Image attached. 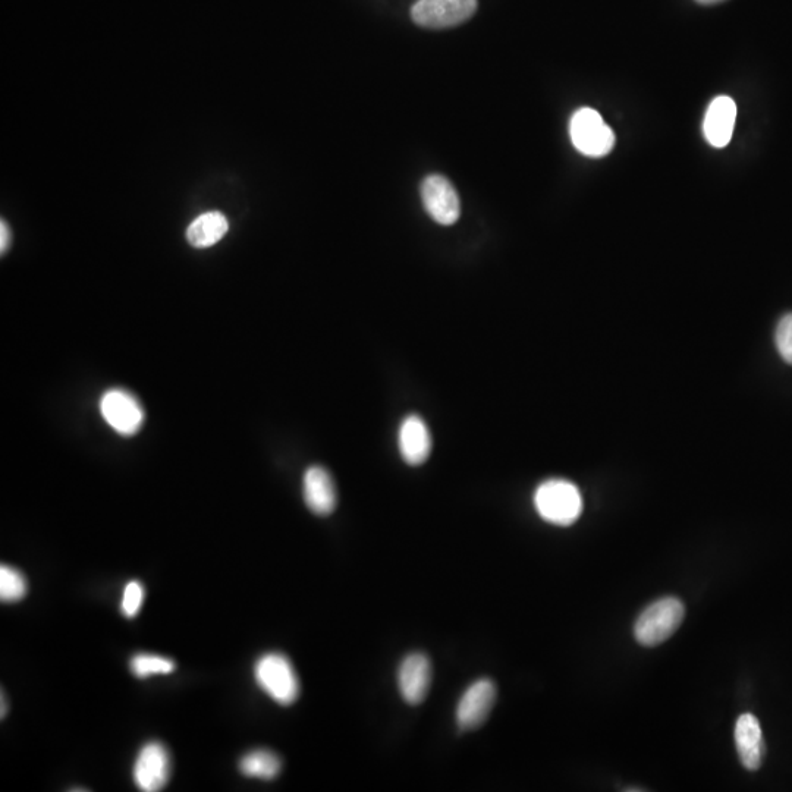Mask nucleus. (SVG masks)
<instances>
[{
	"mask_svg": "<svg viewBox=\"0 0 792 792\" xmlns=\"http://www.w3.org/2000/svg\"><path fill=\"white\" fill-rule=\"evenodd\" d=\"M5 709H6L5 694H2V713H0V715H2V718H5L6 715Z\"/></svg>",
	"mask_w": 792,
	"mask_h": 792,
	"instance_id": "obj_23",
	"label": "nucleus"
},
{
	"mask_svg": "<svg viewBox=\"0 0 792 792\" xmlns=\"http://www.w3.org/2000/svg\"><path fill=\"white\" fill-rule=\"evenodd\" d=\"M27 580L17 568L0 567V599L3 603L20 602L27 594Z\"/></svg>",
	"mask_w": 792,
	"mask_h": 792,
	"instance_id": "obj_18",
	"label": "nucleus"
},
{
	"mask_svg": "<svg viewBox=\"0 0 792 792\" xmlns=\"http://www.w3.org/2000/svg\"><path fill=\"white\" fill-rule=\"evenodd\" d=\"M685 606L678 597H662L647 606L634 625L641 646L655 647L674 636L684 621Z\"/></svg>",
	"mask_w": 792,
	"mask_h": 792,
	"instance_id": "obj_2",
	"label": "nucleus"
},
{
	"mask_svg": "<svg viewBox=\"0 0 792 792\" xmlns=\"http://www.w3.org/2000/svg\"><path fill=\"white\" fill-rule=\"evenodd\" d=\"M421 200L430 218L439 225H454L460 219V197L445 176H427L421 184Z\"/></svg>",
	"mask_w": 792,
	"mask_h": 792,
	"instance_id": "obj_8",
	"label": "nucleus"
},
{
	"mask_svg": "<svg viewBox=\"0 0 792 792\" xmlns=\"http://www.w3.org/2000/svg\"><path fill=\"white\" fill-rule=\"evenodd\" d=\"M775 344L785 363L792 366V313L785 314L776 326Z\"/></svg>",
	"mask_w": 792,
	"mask_h": 792,
	"instance_id": "obj_20",
	"label": "nucleus"
},
{
	"mask_svg": "<svg viewBox=\"0 0 792 792\" xmlns=\"http://www.w3.org/2000/svg\"><path fill=\"white\" fill-rule=\"evenodd\" d=\"M398 688L408 704L423 703L432 685V663L423 653L405 656L398 668Z\"/></svg>",
	"mask_w": 792,
	"mask_h": 792,
	"instance_id": "obj_10",
	"label": "nucleus"
},
{
	"mask_svg": "<svg viewBox=\"0 0 792 792\" xmlns=\"http://www.w3.org/2000/svg\"><path fill=\"white\" fill-rule=\"evenodd\" d=\"M9 242H11V231H9L5 220H2V225H0V250H2V253L8 250Z\"/></svg>",
	"mask_w": 792,
	"mask_h": 792,
	"instance_id": "obj_21",
	"label": "nucleus"
},
{
	"mask_svg": "<svg viewBox=\"0 0 792 792\" xmlns=\"http://www.w3.org/2000/svg\"><path fill=\"white\" fill-rule=\"evenodd\" d=\"M254 677L264 693L281 706H291L300 697L297 672L281 653H267L257 660Z\"/></svg>",
	"mask_w": 792,
	"mask_h": 792,
	"instance_id": "obj_3",
	"label": "nucleus"
},
{
	"mask_svg": "<svg viewBox=\"0 0 792 792\" xmlns=\"http://www.w3.org/2000/svg\"><path fill=\"white\" fill-rule=\"evenodd\" d=\"M303 495L308 509L319 517H328L338 504L332 476L326 468L319 465L308 468L304 474Z\"/></svg>",
	"mask_w": 792,
	"mask_h": 792,
	"instance_id": "obj_12",
	"label": "nucleus"
},
{
	"mask_svg": "<svg viewBox=\"0 0 792 792\" xmlns=\"http://www.w3.org/2000/svg\"><path fill=\"white\" fill-rule=\"evenodd\" d=\"M171 778V756L168 748L152 741L141 748L134 765V782L144 792L162 791Z\"/></svg>",
	"mask_w": 792,
	"mask_h": 792,
	"instance_id": "obj_7",
	"label": "nucleus"
},
{
	"mask_svg": "<svg viewBox=\"0 0 792 792\" xmlns=\"http://www.w3.org/2000/svg\"><path fill=\"white\" fill-rule=\"evenodd\" d=\"M570 137L578 152L589 157H603L612 152L615 134L594 109H578L570 122Z\"/></svg>",
	"mask_w": 792,
	"mask_h": 792,
	"instance_id": "obj_4",
	"label": "nucleus"
},
{
	"mask_svg": "<svg viewBox=\"0 0 792 792\" xmlns=\"http://www.w3.org/2000/svg\"><path fill=\"white\" fill-rule=\"evenodd\" d=\"M281 769V759L278 754L270 750H253L240 760L241 773L248 778L272 781L279 775Z\"/></svg>",
	"mask_w": 792,
	"mask_h": 792,
	"instance_id": "obj_16",
	"label": "nucleus"
},
{
	"mask_svg": "<svg viewBox=\"0 0 792 792\" xmlns=\"http://www.w3.org/2000/svg\"><path fill=\"white\" fill-rule=\"evenodd\" d=\"M100 413L106 423L122 436H132L144 423L143 407L138 399L124 389H110L102 396Z\"/></svg>",
	"mask_w": 792,
	"mask_h": 792,
	"instance_id": "obj_6",
	"label": "nucleus"
},
{
	"mask_svg": "<svg viewBox=\"0 0 792 792\" xmlns=\"http://www.w3.org/2000/svg\"><path fill=\"white\" fill-rule=\"evenodd\" d=\"M735 746L744 768L748 770L760 769L765 757V740H763L762 726L756 716L744 713L735 724Z\"/></svg>",
	"mask_w": 792,
	"mask_h": 792,
	"instance_id": "obj_14",
	"label": "nucleus"
},
{
	"mask_svg": "<svg viewBox=\"0 0 792 792\" xmlns=\"http://www.w3.org/2000/svg\"><path fill=\"white\" fill-rule=\"evenodd\" d=\"M229 229V222L220 212H207L198 216L187 229V240L193 247L207 248L218 244Z\"/></svg>",
	"mask_w": 792,
	"mask_h": 792,
	"instance_id": "obj_15",
	"label": "nucleus"
},
{
	"mask_svg": "<svg viewBox=\"0 0 792 792\" xmlns=\"http://www.w3.org/2000/svg\"><path fill=\"white\" fill-rule=\"evenodd\" d=\"M476 11L477 0H417L411 18L420 27L440 30L470 20Z\"/></svg>",
	"mask_w": 792,
	"mask_h": 792,
	"instance_id": "obj_5",
	"label": "nucleus"
},
{
	"mask_svg": "<svg viewBox=\"0 0 792 792\" xmlns=\"http://www.w3.org/2000/svg\"><path fill=\"white\" fill-rule=\"evenodd\" d=\"M131 672L135 677L144 680V678L153 677V675H168L175 671V662L172 659L163 658V656L135 655L131 659Z\"/></svg>",
	"mask_w": 792,
	"mask_h": 792,
	"instance_id": "obj_17",
	"label": "nucleus"
},
{
	"mask_svg": "<svg viewBox=\"0 0 792 792\" xmlns=\"http://www.w3.org/2000/svg\"><path fill=\"white\" fill-rule=\"evenodd\" d=\"M737 105L731 97L719 96L712 100L704 115L703 132L707 143L716 149L726 147L734 134Z\"/></svg>",
	"mask_w": 792,
	"mask_h": 792,
	"instance_id": "obj_11",
	"label": "nucleus"
},
{
	"mask_svg": "<svg viewBox=\"0 0 792 792\" xmlns=\"http://www.w3.org/2000/svg\"><path fill=\"white\" fill-rule=\"evenodd\" d=\"M144 587L140 581H130L125 586L124 594H122L121 612L125 618L132 619L138 615L141 606L144 602Z\"/></svg>",
	"mask_w": 792,
	"mask_h": 792,
	"instance_id": "obj_19",
	"label": "nucleus"
},
{
	"mask_svg": "<svg viewBox=\"0 0 792 792\" xmlns=\"http://www.w3.org/2000/svg\"><path fill=\"white\" fill-rule=\"evenodd\" d=\"M696 2L702 3V5H716V3L725 2V0H696Z\"/></svg>",
	"mask_w": 792,
	"mask_h": 792,
	"instance_id": "obj_22",
	"label": "nucleus"
},
{
	"mask_svg": "<svg viewBox=\"0 0 792 792\" xmlns=\"http://www.w3.org/2000/svg\"><path fill=\"white\" fill-rule=\"evenodd\" d=\"M496 702V685L492 680L473 682L464 691L457 706V725L461 731H473L487 721Z\"/></svg>",
	"mask_w": 792,
	"mask_h": 792,
	"instance_id": "obj_9",
	"label": "nucleus"
},
{
	"mask_svg": "<svg viewBox=\"0 0 792 792\" xmlns=\"http://www.w3.org/2000/svg\"><path fill=\"white\" fill-rule=\"evenodd\" d=\"M398 446L402 460L407 464L421 465L432 452V435L423 418L408 416L399 426Z\"/></svg>",
	"mask_w": 792,
	"mask_h": 792,
	"instance_id": "obj_13",
	"label": "nucleus"
},
{
	"mask_svg": "<svg viewBox=\"0 0 792 792\" xmlns=\"http://www.w3.org/2000/svg\"><path fill=\"white\" fill-rule=\"evenodd\" d=\"M534 506L543 520L555 526L568 527L580 518L583 498L574 483L552 479L537 487Z\"/></svg>",
	"mask_w": 792,
	"mask_h": 792,
	"instance_id": "obj_1",
	"label": "nucleus"
}]
</instances>
